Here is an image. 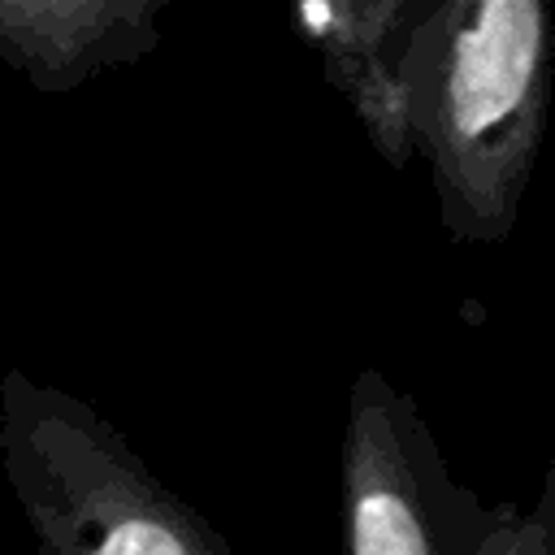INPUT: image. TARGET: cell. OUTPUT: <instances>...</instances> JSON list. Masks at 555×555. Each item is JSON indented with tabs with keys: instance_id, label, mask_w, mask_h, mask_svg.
Segmentation results:
<instances>
[{
	"instance_id": "obj_1",
	"label": "cell",
	"mask_w": 555,
	"mask_h": 555,
	"mask_svg": "<svg viewBox=\"0 0 555 555\" xmlns=\"http://www.w3.org/2000/svg\"><path fill=\"white\" fill-rule=\"evenodd\" d=\"M542 52V9L529 0H490L455 39L447 74V117L460 139L499 130L529 95Z\"/></svg>"
},
{
	"instance_id": "obj_2",
	"label": "cell",
	"mask_w": 555,
	"mask_h": 555,
	"mask_svg": "<svg viewBox=\"0 0 555 555\" xmlns=\"http://www.w3.org/2000/svg\"><path fill=\"white\" fill-rule=\"evenodd\" d=\"M351 551L356 555H425L416 512L382 486L360 490L351 516Z\"/></svg>"
},
{
	"instance_id": "obj_3",
	"label": "cell",
	"mask_w": 555,
	"mask_h": 555,
	"mask_svg": "<svg viewBox=\"0 0 555 555\" xmlns=\"http://www.w3.org/2000/svg\"><path fill=\"white\" fill-rule=\"evenodd\" d=\"M95 555H191V551L182 546V538L169 525L147 520V516H130L104 533Z\"/></svg>"
}]
</instances>
